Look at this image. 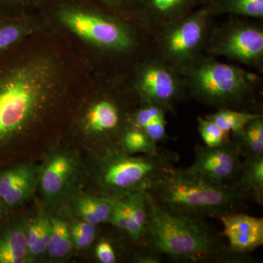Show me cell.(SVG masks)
I'll return each mask as SVG.
<instances>
[{
	"mask_svg": "<svg viewBox=\"0 0 263 263\" xmlns=\"http://www.w3.org/2000/svg\"><path fill=\"white\" fill-rule=\"evenodd\" d=\"M95 257L101 263H116L119 260L114 243L105 238H102L97 243Z\"/></svg>",
	"mask_w": 263,
	"mask_h": 263,
	"instance_id": "d6a6232c",
	"label": "cell"
},
{
	"mask_svg": "<svg viewBox=\"0 0 263 263\" xmlns=\"http://www.w3.org/2000/svg\"><path fill=\"white\" fill-rule=\"evenodd\" d=\"M46 29L40 13L0 18V54L13 49L36 33Z\"/></svg>",
	"mask_w": 263,
	"mask_h": 263,
	"instance_id": "2e32d148",
	"label": "cell"
},
{
	"mask_svg": "<svg viewBox=\"0 0 263 263\" xmlns=\"http://www.w3.org/2000/svg\"><path fill=\"white\" fill-rule=\"evenodd\" d=\"M222 223V235L232 250L250 254L263 245V219L243 214L233 213L219 218Z\"/></svg>",
	"mask_w": 263,
	"mask_h": 263,
	"instance_id": "9a60e30c",
	"label": "cell"
},
{
	"mask_svg": "<svg viewBox=\"0 0 263 263\" xmlns=\"http://www.w3.org/2000/svg\"><path fill=\"white\" fill-rule=\"evenodd\" d=\"M51 235L49 216L41 212L31 224H27V243L32 260H37L47 252Z\"/></svg>",
	"mask_w": 263,
	"mask_h": 263,
	"instance_id": "7402d4cb",
	"label": "cell"
},
{
	"mask_svg": "<svg viewBox=\"0 0 263 263\" xmlns=\"http://www.w3.org/2000/svg\"><path fill=\"white\" fill-rule=\"evenodd\" d=\"M147 202L148 247L162 258L185 263L254 262L249 254L238 253L222 243L219 233L203 219L169 212L148 194Z\"/></svg>",
	"mask_w": 263,
	"mask_h": 263,
	"instance_id": "3957f363",
	"label": "cell"
},
{
	"mask_svg": "<svg viewBox=\"0 0 263 263\" xmlns=\"http://www.w3.org/2000/svg\"><path fill=\"white\" fill-rule=\"evenodd\" d=\"M232 138L238 143L243 159L263 155L262 114L247 123L239 134Z\"/></svg>",
	"mask_w": 263,
	"mask_h": 263,
	"instance_id": "603a6c76",
	"label": "cell"
},
{
	"mask_svg": "<svg viewBox=\"0 0 263 263\" xmlns=\"http://www.w3.org/2000/svg\"><path fill=\"white\" fill-rule=\"evenodd\" d=\"M116 14L130 20V15L136 0H95Z\"/></svg>",
	"mask_w": 263,
	"mask_h": 263,
	"instance_id": "1f68e13d",
	"label": "cell"
},
{
	"mask_svg": "<svg viewBox=\"0 0 263 263\" xmlns=\"http://www.w3.org/2000/svg\"><path fill=\"white\" fill-rule=\"evenodd\" d=\"M97 227L82 220L74 223L70 228L74 248L86 249L92 245L98 235Z\"/></svg>",
	"mask_w": 263,
	"mask_h": 263,
	"instance_id": "f1b7e54d",
	"label": "cell"
},
{
	"mask_svg": "<svg viewBox=\"0 0 263 263\" xmlns=\"http://www.w3.org/2000/svg\"><path fill=\"white\" fill-rule=\"evenodd\" d=\"M40 166L11 163L0 167V199L10 211L22 206L34 196L39 181Z\"/></svg>",
	"mask_w": 263,
	"mask_h": 263,
	"instance_id": "5bb4252c",
	"label": "cell"
},
{
	"mask_svg": "<svg viewBox=\"0 0 263 263\" xmlns=\"http://www.w3.org/2000/svg\"><path fill=\"white\" fill-rule=\"evenodd\" d=\"M259 205H263V155L243 159L234 183Z\"/></svg>",
	"mask_w": 263,
	"mask_h": 263,
	"instance_id": "ffe728a7",
	"label": "cell"
},
{
	"mask_svg": "<svg viewBox=\"0 0 263 263\" xmlns=\"http://www.w3.org/2000/svg\"><path fill=\"white\" fill-rule=\"evenodd\" d=\"M187 96L208 106L260 114L262 82L257 74L203 54L179 69Z\"/></svg>",
	"mask_w": 263,
	"mask_h": 263,
	"instance_id": "8992f818",
	"label": "cell"
},
{
	"mask_svg": "<svg viewBox=\"0 0 263 263\" xmlns=\"http://www.w3.org/2000/svg\"><path fill=\"white\" fill-rule=\"evenodd\" d=\"M167 110L153 103H138L129 116V122L143 129L151 123L165 118Z\"/></svg>",
	"mask_w": 263,
	"mask_h": 263,
	"instance_id": "4316f807",
	"label": "cell"
},
{
	"mask_svg": "<svg viewBox=\"0 0 263 263\" xmlns=\"http://www.w3.org/2000/svg\"><path fill=\"white\" fill-rule=\"evenodd\" d=\"M81 171L80 158L73 151L58 147L48 152L40 166L37 186L46 205L57 207L70 201L78 193Z\"/></svg>",
	"mask_w": 263,
	"mask_h": 263,
	"instance_id": "8fae6325",
	"label": "cell"
},
{
	"mask_svg": "<svg viewBox=\"0 0 263 263\" xmlns=\"http://www.w3.org/2000/svg\"><path fill=\"white\" fill-rule=\"evenodd\" d=\"M205 53L224 57L262 73V24L232 16L213 28Z\"/></svg>",
	"mask_w": 263,
	"mask_h": 263,
	"instance_id": "30bf717a",
	"label": "cell"
},
{
	"mask_svg": "<svg viewBox=\"0 0 263 263\" xmlns=\"http://www.w3.org/2000/svg\"><path fill=\"white\" fill-rule=\"evenodd\" d=\"M141 250L136 252L133 257L135 262L138 263H160L162 257L148 247H140Z\"/></svg>",
	"mask_w": 263,
	"mask_h": 263,
	"instance_id": "e575fe53",
	"label": "cell"
},
{
	"mask_svg": "<svg viewBox=\"0 0 263 263\" xmlns=\"http://www.w3.org/2000/svg\"><path fill=\"white\" fill-rule=\"evenodd\" d=\"M167 120L166 118L155 121L143 128V130L146 132L147 135L149 136L151 139L153 140L155 143L165 141L168 138L166 133L167 127Z\"/></svg>",
	"mask_w": 263,
	"mask_h": 263,
	"instance_id": "836d02e7",
	"label": "cell"
},
{
	"mask_svg": "<svg viewBox=\"0 0 263 263\" xmlns=\"http://www.w3.org/2000/svg\"><path fill=\"white\" fill-rule=\"evenodd\" d=\"M32 262L27 243V224L15 221L3 226L0 229V263Z\"/></svg>",
	"mask_w": 263,
	"mask_h": 263,
	"instance_id": "ac0fdd59",
	"label": "cell"
},
{
	"mask_svg": "<svg viewBox=\"0 0 263 263\" xmlns=\"http://www.w3.org/2000/svg\"><path fill=\"white\" fill-rule=\"evenodd\" d=\"M138 103L123 71H95L76 100L67 124L92 147L117 143Z\"/></svg>",
	"mask_w": 263,
	"mask_h": 263,
	"instance_id": "277c9868",
	"label": "cell"
},
{
	"mask_svg": "<svg viewBox=\"0 0 263 263\" xmlns=\"http://www.w3.org/2000/svg\"><path fill=\"white\" fill-rule=\"evenodd\" d=\"M93 72L48 29L0 54V167L67 122Z\"/></svg>",
	"mask_w": 263,
	"mask_h": 263,
	"instance_id": "6da1fadb",
	"label": "cell"
},
{
	"mask_svg": "<svg viewBox=\"0 0 263 263\" xmlns=\"http://www.w3.org/2000/svg\"><path fill=\"white\" fill-rule=\"evenodd\" d=\"M207 5L170 24L152 37V53L180 69L205 53L214 26Z\"/></svg>",
	"mask_w": 263,
	"mask_h": 263,
	"instance_id": "9c48e42d",
	"label": "cell"
},
{
	"mask_svg": "<svg viewBox=\"0 0 263 263\" xmlns=\"http://www.w3.org/2000/svg\"><path fill=\"white\" fill-rule=\"evenodd\" d=\"M48 30L94 71H123L152 51V38L95 0H41Z\"/></svg>",
	"mask_w": 263,
	"mask_h": 263,
	"instance_id": "7a4b0ae2",
	"label": "cell"
},
{
	"mask_svg": "<svg viewBox=\"0 0 263 263\" xmlns=\"http://www.w3.org/2000/svg\"><path fill=\"white\" fill-rule=\"evenodd\" d=\"M51 223V235L48 243L47 253L53 259H65L72 252V239L70 228L61 218L49 216Z\"/></svg>",
	"mask_w": 263,
	"mask_h": 263,
	"instance_id": "d4e9b609",
	"label": "cell"
},
{
	"mask_svg": "<svg viewBox=\"0 0 263 263\" xmlns=\"http://www.w3.org/2000/svg\"><path fill=\"white\" fill-rule=\"evenodd\" d=\"M107 198V197H106ZM110 205V215L109 223L121 233L126 235L127 228V217L125 207L122 199L108 198Z\"/></svg>",
	"mask_w": 263,
	"mask_h": 263,
	"instance_id": "4dcf8cb0",
	"label": "cell"
},
{
	"mask_svg": "<svg viewBox=\"0 0 263 263\" xmlns=\"http://www.w3.org/2000/svg\"><path fill=\"white\" fill-rule=\"evenodd\" d=\"M261 114L224 108L216 110L215 113L208 114L205 118L214 122L223 131L230 133L231 138H233L239 134L247 123Z\"/></svg>",
	"mask_w": 263,
	"mask_h": 263,
	"instance_id": "484cf974",
	"label": "cell"
},
{
	"mask_svg": "<svg viewBox=\"0 0 263 263\" xmlns=\"http://www.w3.org/2000/svg\"><path fill=\"white\" fill-rule=\"evenodd\" d=\"M212 15L263 18V0H216L207 5Z\"/></svg>",
	"mask_w": 263,
	"mask_h": 263,
	"instance_id": "cb8c5ba5",
	"label": "cell"
},
{
	"mask_svg": "<svg viewBox=\"0 0 263 263\" xmlns=\"http://www.w3.org/2000/svg\"><path fill=\"white\" fill-rule=\"evenodd\" d=\"M117 143L126 153L131 155H155L162 149L146 132L129 120L121 132Z\"/></svg>",
	"mask_w": 263,
	"mask_h": 263,
	"instance_id": "44dd1931",
	"label": "cell"
},
{
	"mask_svg": "<svg viewBox=\"0 0 263 263\" xmlns=\"http://www.w3.org/2000/svg\"><path fill=\"white\" fill-rule=\"evenodd\" d=\"M146 193L157 205L174 214L216 218L242 212L250 197L235 184L213 182L190 168L173 167Z\"/></svg>",
	"mask_w": 263,
	"mask_h": 263,
	"instance_id": "5b68a950",
	"label": "cell"
},
{
	"mask_svg": "<svg viewBox=\"0 0 263 263\" xmlns=\"http://www.w3.org/2000/svg\"><path fill=\"white\" fill-rule=\"evenodd\" d=\"M212 0H136L130 20L151 37Z\"/></svg>",
	"mask_w": 263,
	"mask_h": 263,
	"instance_id": "4fadbf2b",
	"label": "cell"
},
{
	"mask_svg": "<svg viewBox=\"0 0 263 263\" xmlns=\"http://www.w3.org/2000/svg\"><path fill=\"white\" fill-rule=\"evenodd\" d=\"M127 217L126 235L136 247H148V202L146 190H139L123 198Z\"/></svg>",
	"mask_w": 263,
	"mask_h": 263,
	"instance_id": "e0dca14e",
	"label": "cell"
},
{
	"mask_svg": "<svg viewBox=\"0 0 263 263\" xmlns=\"http://www.w3.org/2000/svg\"><path fill=\"white\" fill-rule=\"evenodd\" d=\"M41 0H0V18L37 13Z\"/></svg>",
	"mask_w": 263,
	"mask_h": 263,
	"instance_id": "83f0119b",
	"label": "cell"
},
{
	"mask_svg": "<svg viewBox=\"0 0 263 263\" xmlns=\"http://www.w3.org/2000/svg\"><path fill=\"white\" fill-rule=\"evenodd\" d=\"M10 209L5 205L4 202L0 199V229L4 226L9 216Z\"/></svg>",
	"mask_w": 263,
	"mask_h": 263,
	"instance_id": "d590c367",
	"label": "cell"
},
{
	"mask_svg": "<svg viewBox=\"0 0 263 263\" xmlns=\"http://www.w3.org/2000/svg\"><path fill=\"white\" fill-rule=\"evenodd\" d=\"M243 157L231 137L216 146H195V160L189 168L214 183L234 184Z\"/></svg>",
	"mask_w": 263,
	"mask_h": 263,
	"instance_id": "7c38bea8",
	"label": "cell"
},
{
	"mask_svg": "<svg viewBox=\"0 0 263 263\" xmlns=\"http://www.w3.org/2000/svg\"><path fill=\"white\" fill-rule=\"evenodd\" d=\"M123 76L139 103L160 105L167 113L176 114V105L187 97L179 69L152 51L123 70Z\"/></svg>",
	"mask_w": 263,
	"mask_h": 263,
	"instance_id": "ba28073f",
	"label": "cell"
},
{
	"mask_svg": "<svg viewBox=\"0 0 263 263\" xmlns=\"http://www.w3.org/2000/svg\"><path fill=\"white\" fill-rule=\"evenodd\" d=\"M71 201L74 212L81 220L95 226L109 223L110 205L106 197L77 193Z\"/></svg>",
	"mask_w": 263,
	"mask_h": 263,
	"instance_id": "d6986e66",
	"label": "cell"
},
{
	"mask_svg": "<svg viewBox=\"0 0 263 263\" xmlns=\"http://www.w3.org/2000/svg\"><path fill=\"white\" fill-rule=\"evenodd\" d=\"M197 129L206 146L220 145L230 137V133L223 131L214 122L205 117H197Z\"/></svg>",
	"mask_w": 263,
	"mask_h": 263,
	"instance_id": "f546056e",
	"label": "cell"
},
{
	"mask_svg": "<svg viewBox=\"0 0 263 263\" xmlns=\"http://www.w3.org/2000/svg\"><path fill=\"white\" fill-rule=\"evenodd\" d=\"M88 179L92 195L123 198L146 190L179 161V154L162 148L155 155H131L117 143L92 147Z\"/></svg>",
	"mask_w": 263,
	"mask_h": 263,
	"instance_id": "52a82bcc",
	"label": "cell"
}]
</instances>
